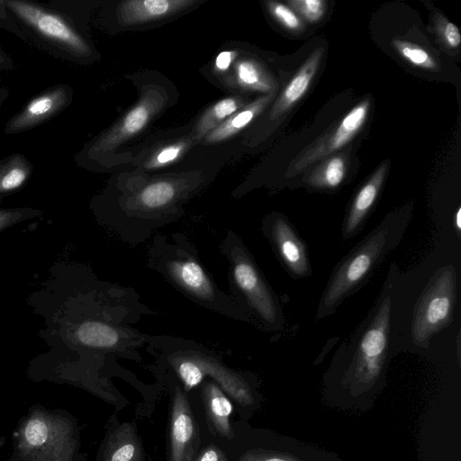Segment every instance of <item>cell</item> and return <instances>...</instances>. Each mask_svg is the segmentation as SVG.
<instances>
[{"label": "cell", "mask_w": 461, "mask_h": 461, "mask_svg": "<svg viewBox=\"0 0 461 461\" xmlns=\"http://www.w3.org/2000/svg\"><path fill=\"white\" fill-rule=\"evenodd\" d=\"M267 9L271 15L285 29L290 31H299L303 27V23L297 14L285 5L278 2H267Z\"/></svg>", "instance_id": "obj_27"}, {"label": "cell", "mask_w": 461, "mask_h": 461, "mask_svg": "<svg viewBox=\"0 0 461 461\" xmlns=\"http://www.w3.org/2000/svg\"><path fill=\"white\" fill-rule=\"evenodd\" d=\"M287 5L310 23L321 20L327 8V3L323 0H290Z\"/></svg>", "instance_id": "obj_26"}, {"label": "cell", "mask_w": 461, "mask_h": 461, "mask_svg": "<svg viewBox=\"0 0 461 461\" xmlns=\"http://www.w3.org/2000/svg\"><path fill=\"white\" fill-rule=\"evenodd\" d=\"M143 451L133 424L124 422L108 436L104 449V461H142Z\"/></svg>", "instance_id": "obj_18"}, {"label": "cell", "mask_w": 461, "mask_h": 461, "mask_svg": "<svg viewBox=\"0 0 461 461\" xmlns=\"http://www.w3.org/2000/svg\"><path fill=\"white\" fill-rule=\"evenodd\" d=\"M276 93L265 95L228 117L205 137L206 143L222 141L238 133L256 118L274 99Z\"/></svg>", "instance_id": "obj_19"}, {"label": "cell", "mask_w": 461, "mask_h": 461, "mask_svg": "<svg viewBox=\"0 0 461 461\" xmlns=\"http://www.w3.org/2000/svg\"><path fill=\"white\" fill-rule=\"evenodd\" d=\"M391 303L387 295L378 303L345 373L343 383L354 394L369 390L382 375L389 346Z\"/></svg>", "instance_id": "obj_7"}, {"label": "cell", "mask_w": 461, "mask_h": 461, "mask_svg": "<svg viewBox=\"0 0 461 461\" xmlns=\"http://www.w3.org/2000/svg\"><path fill=\"white\" fill-rule=\"evenodd\" d=\"M165 102L160 92L149 90L119 122L88 143L78 156L85 155L89 160H97L104 154L113 151L123 141L142 131L152 116L162 108Z\"/></svg>", "instance_id": "obj_10"}, {"label": "cell", "mask_w": 461, "mask_h": 461, "mask_svg": "<svg viewBox=\"0 0 461 461\" xmlns=\"http://www.w3.org/2000/svg\"><path fill=\"white\" fill-rule=\"evenodd\" d=\"M33 165L22 153H13L0 159V200L21 191L29 182Z\"/></svg>", "instance_id": "obj_20"}, {"label": "cell", "mask_w": 461, "mask_h": 461, "mask_svg": "<svg viewBox=\"0 0 461 461\" xmlns=\"http://www.w3.org/2000/svg\"><path fill=\"white\" fill-rule=\"evenodd\" d=\"M146 265L195 304L226 318L255 325L249 312L221 291L183 232L156 233L147 249Z\"/></svg>", "instance_id": "obj_1"}, {"label": "cell", "mask_w": 461, "mask_h": 461, "mask_svg": "<svg viewBox=\"0 0 461 461\" xmlns=\"http://www.w3.org/2000/svg\"><path fill=\"white\" fill-rule=\"evenodd\" d=\"M77 432L65 415L45 409L32 410L14 434L11 461H74Z\"/></svg>", "instance_id": "obj_6"}, {"label": "cell", "mask_w": 461, "mask_h": 461, "mask_svg": "<svg viewBox=\"0 0 461 461\" xmlns=\"http://www.w3.org/2000/svg\"><path fill=\"white\" fill-rule=\"evenodd\" d=\"M322 55L323 48H317L296 71L276 100L270 112L272 120L287 113L304 95L320 67Z\"/></svg>", "instance_id": "obj_16"}, {"label": "cell", "mask_w": 461, "mask_h": 461, "mask_svg": "<svg viewBox=\"0 0 461 461\" xmlns=\"http://www.w3.org/2000/svg\"><path fill=\"white\" fill-rule=\"evenodd\" d=\"M148 351L166 363L185 391L211 378L224 393L242 406L254 402L251 386L240 372L227 366L212 350L200 343L170 335H149Z\"/></svg>", "instance_id": "obj_2"}, {"label": "cell", "mask_w": 461, "mask_h": 461, "mask_svg": "<svg viewBox=\"0 0 461 461\" xmlns=\"http://www.w3.org/2000/svg\"><path fill=\"white\" fill-rule=\"evenodd\" d=\"M387 169L388 164L384 162L357 193L343 223L344 239L355 236L361 230L378 196Z\"/></svg>", "instance_id": "obj_15"}, {"label": "cell", "mask_w": 461, "mask_h": 461, "mask_svg": "<svg viewBox=\"0 0 461 461\" xmlns=\"http://www.w3.org/2000/svg\"><path fill=\"white\" fill-rule=\"evenodd\" d=\"M437 30L441 41L449 48L455 49L460 45L461 35L456 24L442 19L437 23Z\"/></svg>", "instance_id": "obj_30"}, {"label": "cell", "mask_w": 461, "mask_h": 461, "mask_svg": "<svg viewBox=\"0 0 461 461\" xmlns=\"http://www.w3.org/2000/svg\"><path fill=\"white\" fill-rule=\"evenodd\" d=\"M202 399L210 431L231 439L234 434L230 419L233 406L225 393L213 381L208 380L202 385Z\"/></svg>", "instance_id": "obj_17"}, {"label": "cell", "mask_w": 461, "mask_h": 461, "mask_svg": "<svg viewBox=\"0 0 461 461\" xmlns=\"http://www.w3.org/2000/svg\"><path fill=\"white\" fill-rule=\"evenodd\" d=\"M243 104V100L239 97L224 98L214 104L197 122L194 131L195 140L205 137Z\"/></svg>", "instance_id": "obj_23"}, {"label": "cell", "mask_w": 461, "mask_h": 461, "mask_svg": "<svg viewBox=\"0 0 461 461\" xmlns=\"http://www.w3.org/2000/svg\"><path fill=\"white\" fill-rule=\"evenodd\" d=\"M199 444V429L185 391L176 384L170 413L168 461H194Z\"/></svg>", "instance_id": "obj_13"}, {"label": "cell", "mask_w": 461, "mask_h": 461, "mask_svg": "<svg viewBox=\"0 0 461 461\" xmlns=\"http://www.w3.org/2000/svg\"><path fill=\"white\" fill-rule=\"evenodd\" d=\"M185 148V142H177L163 147L149 161V167L167 166L180 157Z\"/></svg>", "instance_id": "obj_29"}, {"label": "cell", "mask_w": 461, "mask_h": 461, "mask_svg": "<svg viewBox=\"0 0 461 461\" xmlns=\"http://www.w3.org/2000/svg\"><path fill=\"white\" fill-rule=\"evenodd\" d=\"M4 2L23 41L58 59H82L92 54V48L70 18L57 8L25 0Z\"/></svg>", "instance_id": "obj_5"}, {"label": "cell", "mask_w": 461, "mask_h": 461, "mask_svg": "<svg viewBox=\"0 0 461 461\" xmlns=\"http://www.w3.org/2000/svg\"><path fill=\"white\" fill-rule=\"evenodd\" d=\"M236 53L234 51H222L215 60V68L219 71H225L234 59Z\"/></svg>", "instance_id": "obj_33"}, {"label": "cell", "mask_w": 461, "mask_h": 461, "mask_svg": "<svg viewBox=\"0 0 461 461\" xmlns=\"http://www.w3.org/2000/svg\"><path fill=\"white\" fill-rule=\"evenodd\" d=\"M68 84H56L33 96L5 123V134H18L38 127L62 113L72 102Z\"/></svg>", "instance_id": "obj_11"}, {"label": "cell", "mask_w": 461, "mask_h": 461, "mask_svg": "<svg viewBox=\"0 0 461 461\" xmlns=\"http://www.w3.org/2000/svg\"><path fill=\"white\" fill-rule=\"evenodd\" d=\"M238 461H303L297 456L276 450L250 449L243 453Z\"/></svg>", "instance_id": "obj_28"}, {"label": "cell", "mask_w": 461, "mask_h": 461, "mask_svg": "<svg viewBox=\"0 0 461 461\" xmlns=\"http://www.w3.org/2000/svg\"><path fill=\"white\" fill-rule=\"evenodd\" d=\"M348 168V158L344 154H337L323 160L308 174L304 181L321 189H333L343 182Z\"/></svg>", "instance_id": "obj_21"}, {"label": "cell", "mask_w": 461, "mask_h": 461, "mask_svg": "<svg viewBox=\"0 0 461 461\" xmlns=\"http://www.w3.org/2000/svg\"><path fill=\"white\" fill-rule=\"evenodd\" d=\"M369 107L368 99L362 101L304 148L292 161L287 172L288 176H293L301 173L315 161L328 157L345 146L364 125Z\"/></svg>", "instance_id": "obj_9"}, {"label": "cell", "mask_w": 461, "mask_h": 461, "mask_svg": "<svg viewBox=\"0 0 461 461\" xmlns=\"http://www.w3.org/2000/svg\"><path fill=\"white\" fill-rule=\"evenodd\" d=\"M194 461H228L225 453L215 445L204 447Z\"/></svg>", "instance_id": "obj_31"}, {"label": "cell", "mask_w": 461, "mask_h": 461, "mask_svg": "<svg viewBox=\"0 0 461 461\" xmlns=\"http://www.w3.org/2000/svg\"><path fill=\"white\" fill-rule=\"evenodd\" d=\"M0 27L20 37L19 29L5 7L4 0H0Z\"/></svg>", "instance_id": "obj_32"}, {"label": "cell", "mask_w": 461, "mask_h": 461, "mask_svg": "<svg viewBox=\"0 0 461 461\" xmlns=\"http://www.w3.org/2000/svg\"><path fill=\"white\" fill-rule=\"evenodd\" d=\"M239 85L246 89L267 94L276 93L278 85L274 77L258 62L252 59L240 60L236 65Z\"/></svg>", "instance_id": "obj_22"}, {"label": "cell", "mask_w": 461, "mask_h": 461, "mask_svg": "<svg viewBox=\"0 0 461 461\" xmlns=\"http://www.w3.org/2000/svg\"><path fill=\"white\" fill-rule=\"evenodd\" d=\"M42 214L41 210L32 207L0 208V234L14 225Z\"/></svg>", "instance_id": "obj_25"}, {"label": "cell", "mask_w": 461, "mask_h": 461, "mask_svg": "<svg viewBox=\"0 0 461 461\" xmlns=\"http://www.w3.org/2000/svg\"><path fill=\"white\" fill-rule=\"evenodd\" d=\"M9 96V90L5 87L0 86V110L5 101Z\"/></svg>", "instance_id": "obj_35"}, {"label": "cell", "mask_w": 461, "mask_h": 461, "mask_svg": "<svg viewBox=\"0 0 461 461\" xmlns=\"http://www.w3.org/2000/svg\"><path fill=\"white\" fill-rule=\"evenodd\" d=\"M456 300V273L449 265L438 269L416 305L411 337L418 346L427 347L433 335L451 321Z\"/></svg>", "instance_id": "obj_8"}, {"label": "cell", "mask_w": 461, "mask_h": 461, "mask_svg": "<svg viewBox=\"0 0 461 461\" xmlns=\"http://www.w3.org/2000/svg\"><path fill=\"white\" fill-rule=\"evenodd\" d=\"M393 45L397 52L413 66L425 69L437 68L438 65L434 58L420 46L398 39L393 41Z\"/></svg>", "instance_id": "obj_24"}, {"label": "cell", "mask_w": 461, "mask_h": 461, "mask_svg": "<svg viewBox=\"0 0 461 461\" xmlns=\"http://www.w3.org/2000/svg\"><path fill=\"white\" fill-rule=\"evenodd\" d=\"M219 249L228 262L229 294L249 312L255 325L266 330L282 329L278 300L241 238L228 230Z\"/></svg>", "instance_id": "obj_3"}, {"label": "cell", "mask_w": 461, "mask_h": 461, "mask_svg": "<svg viewBox=\"0 0 461 461\" xmlns=\"http://www.w3.org/2000/svg\"><path fill=\"white\" fill-rule=\"evenodd\" d=\"M408 217L388 215L338 265L321 298L319 318L332 313L337 306L366 279L375 266L401 240Z\"/></svg>", "instance_id": "obj_4"}, {"label": "cell", "mask_w": 461, "mask_h": 461, "mask_svg": "<svg viewBox=\"0 0 461 461\" xmlns=\"http://www.w3.org/2000/svg\"><path fill=\"white\" fill-rule=\"evenodd\" d=\"M14 68L13 59L0 47V71H9Z\"/></svg>", "instance_id": "obj_34"}, {"label": "cell", "mask_w": 461, "mask_h": 461, "mask_svg": "<svg viewBox=\"0 0 461 461\" xmlns=\"http://www.w3.org/2000/svg\"><path fill=\"white\" fill-rule=\"evenodd\" d=\"M194 0H130L118 6V19L124 25H138L168 17L190 7Z\"/></svg>", "instance_id": "obj_14"}, {"label": "cell", "mask_w": 461, "mask_h": 461, "mask_svg": "<svg viewBox=\"0 0 461 461\" xmlns=\"http://www.w3.org/2000/svg\"><path fill=\"white\" fill-rule=\"evenodd\" d=\"M456 227L458 230L461 229V210L460 208L457 210L456 213Z\"/></svg>", "instance_id": "obj_36"}, {"label": "cell", "mask_w": 461, "mask_h": 461, "mask_svg": "<svg viewBox=\"0 0 461 461\" xmlns=\"http://www.w3.org/2000/svg\"><path fill=\"white\" fill-rule=\"evenodd\" d=\"M262 231L293 276L302 278L311 274L306 248L285 217L279 213L267 216L262 221Z\"/></svg>", "instance_id": "obj_12"}]
</instances>
